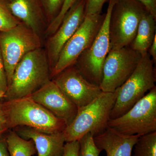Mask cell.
<instances>
[{
    "label": "cell",
    "mask_w": 156,
    "mask_h": 156,
    "mask_svg": "<svg viewBox=\"0 0 156 156\" xmlns=\"http://www.w3.org/2000/svg\"><path fill=\"white\" fill-rule=\"evenodd\" d=\"M105 14L85 16L82 23L63 46L56 64L51 70V80L73 65L83 52L90 47L102 25Z\"/></svg>",
    "instance_id": "obj_9"
},
{
    "label": "cell",
    "mask_w": 156,
    "mask_h": 156,
    "mask_svg": "<svg viewBox=\"0 0 156 156\" xmlns=\"http://www.w3.org/2000/svg\"><path fill=\"white\" fill-rule=\"evenodd\" d=\"M77 1L78 0H64L60 12L55 17V19L48 25V28L45 32V35L46 36L50 37L56 31L61 24L65 14Z\"/></svg>",
    "instance_id": "obj_22"
},
{
    "label": "cell",
    "mask_w": 156,
    "mask_h": 156,
    "mask_svg": "<svg viewBox=\"0 0 156 156\" xmlns=\"http://www.w3.org/2000/svg\"><path fill=\"white\" fill-rule=\"evenodd\" d=\"M79 148V140L66 142L62 156H78Z\"/></svg>",
    "instance_id": "obj_26"
},
{
    "label": "cell",
    "mask_w": 156,
    "mask_h": 156,
    "mask_svg": "<svg viewBox=\"0 0 156 156\" xmlns=\"http://www.w3.org/2000/svg\"><path fill=\"white\" fill-rule=\"evenodd\" d=\"M156 19L146 11L139 23L135 38L129 45L142 55L147 53L156 35Z\"/></svg>",
    "instance_id": "obj_17"
},
{
    "label": "cell",
    "mask_w": 156,
    "mask_h": 156,
    "mask_svg": "<svg viewBox=\"0 0 156 156\" xmlns=\"http://www.w3.org/2000/svg\"><path fill=\"white\" fill-rule=\"evenodd\" d=\"M0 156H10L7 147L5 136H3L0 138Z\"/></svg>",
    "instance_id": "obj_29"
},
{
    "label": "cell",
    "mask_w": 156,
    "mask_h": 156,
    "mask_svg": "<svg viewBox=\"0 0 156 156\" xmlns=\"http://www.w3.org/2000/svg\"><path fill=\"white\" fill-rule=\"evenodd\" d=\"M156 68L148 52L142 56L132 74L118 88V94L110 119L122 115L156 87Z\"/></svg>",
    "instance_id": "obj_4"
},
{
    "label": "cell",
    "mask_w": 156,
    "mask_h": 156,
    "mask_svg": "<svg viewBox=\"0 0 156 156\" xmlns=\"http://www.w3.org/2000/svg\"><path fill=\"white\" fill-rule=\"evenodd\" d=\"M108 127L123 134L139 136L156 131V87L127 112L110 119Z\"/></svg>",
    "instance_id": "obj_8"
},
{
    "label": "cell",
    "mask_w": 156,
    "mask_h": 156,
    "mask_svg": "<svg viewBox=\"0 0 156 156\" xmlns=\"http://www.w3.org/2000/svg\"><path fill=\"white\" fill-rule=\"evenodd\" d=\"M10 129L26 126L48 134L62 133L66 124L29 97L4 101Z\"/></svg>",
    "instance_id": "obj_3"
},
{
    "label": "cell",
    "mask_w": 156,
    "mask_h": 156,
    "mask_svg": "<svg viewBox=\"0 0 156 156\" xmlns=\"http://www.w3.org/2000/svg\"><path fill=\"white\" fill-rule=\"evenodd\" d=\"M48 23L55 19L61 10L64 0H41Z\"/></svg>",
    "instance_id": "obj_23"
},
{
    "label": "cell",
    "mask_w": 156,
    "mask_h": 156,
    "mask_svg": "<svg viewBox=\"0 0 156 156\" xmlns=\"http://www.w3.org/2000/svg\"><path fill=\"white\" fill-rule=\"evenodd\" d=\"M147 11L136 0H115L110 19V50L131 44Z\"/></svg>",
    "instance_id": "obj_5"
},
{
    "label": "cell",
    "mask_w": 156,
    "mask_h": 156,
    "mask_svg": "<svg viewBox=\"0 0 156 156\" xmlns=\"http://www.w3.org/2000/svg\"><path fill=\"white\" fill-rule=\"evenodd\" d=\"M8 5L14 17L42 39L49 23L41 0H12Z\"/></svg>",
    "instance_id": "obj_14"
},
{
    "label": "cell",
    "mask_w": 156,
    "mask_h": 156,
    "mask_svg": "<svg viewBox=\"0 0 156 156\" xmlns=\"http://www.w3.org/2000/svg\"><path fill=\"white\" fill-rule=\"evenodd\" d=\"M11 13L6 0H0V31L14 28L21 23Z\"/></svg>",
    "instance_id": "obj_20"
},
{
    "label": "cell",
    "mask_w": 156,
    "mask_h": 156,
    "mask_svg": "<svg viewBox=\"0 0 156 156\" xmlns=\"http://www.w3.org/2000/svg\"><path fill=\"white\" fill-rule=\"evenodd\" d=\"M102 25L89 48L78 57L74 65L82 75L92 84L100 86L104 63L111 49L109 22L115 0H109Z\"/></svg>",
    "instance_id": "obj_6"
},
{
    "label": "cell",
    "mask_w": 156,
    "mask_h": 156,
    "mask_svg": "<svg viewBox=\"0 0 156 156\" xmlns=\"http://www.w3.org/2000/svg\"><path fill=\"white\" fill-rule=\"evenodd\" d=\"M131 156H156V131L140 136Z\"/></svg>",
    "instance_id": "obj_19"
},
{
    "label": "cell",
    "mask_w": 156,
    "mask_h": 156,
    "mask_svg": "<svg viewBox=\"0 0 156 156\" xmlns=\"http://www.w3.org/2000/svg\"><path fill=\"white\" fill-rule=\"evenodd\" d=\"M118 94L102 92L90 103L78 108L75 118L63 131L66 142L77 141L88 133L95 136L108 127L110 115Z\"/></svg>",
    "instance_id": "obj_2"
},
{
    "label": "cell",
    "mask_w": 156,
    "mask_h": 156,
    "mask_svg": "<svg viewBox=\"0 0 156 156\" xmlns=\"http://www.w3.org/2000/svg\"><path fill=\"white\" fill-rule=\"evenodd\" d=\"M6 1L8 2H11V1H12V0H6Z\"/></svg>",
    "instance_id": "obj_32"
},
{
    "label": "cell",
    "mask_w": 156,
    "mask_h": 156,
    "mask_svg": "<svg viewBox=\"0 0 156 156\" xmlns=\"http://www.w3.org/2000/svg\"><path fill=\"white\" fill-rule=\"evenodd\" d=\"M139 135L123 134L108 127L102 133L94 136L95 145L106 156H131L134 144Z\"/></svg>",
    "instance_id": "obj_15"
},
{
    "label": "cell",
    "mask_w": 156,
    "mask_h": 156,
    "mask_svg": "<svg viewBox=\"0 0 156 156\" xmlns=\"http://www.w3.org/2000/svg\"><path fill=\"white\" fill-rule=\"evenodd\" d=\"M142 56L130 46L110 50L104 63L101 91L115 92L132 74Z\"/></svg>",
    "instance_id": "obj_10"
},
{
    "label": "cell",
    "mask_w": 156,
    "mask_h": 156,
    "mask_svg": "<svg viewBox=\"0 0 156 156\" xmlns=\"http://www.w3.org/2000/svg\"><path fill=\"white\" fill-rule=\"evenodd\" d=\"M85 6L86 0H78L65 14L56 31L49 37L45 50L51 70L56 64L63 46L83 21L86 16Z\"/></svg>",
    "instance_id": "obj_12"
},
{
    "label": "cell",
    "mask_w": 156,
    "mask_h": 156,
    "mask_svg": "<svg viewBox=\"0 0 156 156\" xmlns=\"http://www.w3.org/2000/svg\"><path fill=\"white\" fill-rule=\"evenodd\" d=\"M78 156H99L101 151L95 145L94 136L91 133L84 135L80 140Z\"/></svg>",
    "instance_id": "obj_21"
},
{
    "label": "cell",
    "mask_w": 156,
    "mask_h": 156,
    "mask_svg": "<svg viewBox=\"0 0 156 156\" xmlns=\"http://www.w3.org/2000/svg\"><path fill=\"white\" fill-rule=\"evenodd\" d=\"M11 130L4 101H0V138Z\"/></svg>",
    "instance_id": "obj_25"
},
{
    "label": "cell",
    "mask_w": 156,
    "mask_h": 156,
    "mask_svg": "<svg viewBox=\"0 0 156 156\" xmlns=\"http://www.w3.org/2000/svg\"><path fill=\"white\" fill-rule=\"evenodd\" d=\"M143 5L145 9L156 18V0H136Z\"/></svg>",
    "instance_id": "obj_28"
},
{
    "label": "cell",
    "mask_w": 156,
    "mask_h": 156,
    "mask_svg": "<svg viewBox=\"0 0 156 156\" xmlns=\"http://www.w3.org/2000/svg\"><path fill=\"white\" fill-rule=\"evenodd\" d=\"M8 89V82L5 64L1 50H0V90L5 92Z\"/></svg>",
    "instance_id": "obj_27"
},
{
    "label": "cell",
    "mask_w": 156,
    "mask_h": 156,
    "mask_svg": "<svg viewBox=\"0 0 156 156\" xmlns=\"http://www.w3.org/2000/svg\"><path fill=\"white\" fill-rule=\"evenodd\" d=\"M14 131L24 139H31L35 145L38 156H62L66 143L63 133L48 134L34 128L20 126Z\"/></svg>",
    "instance_id": "obj_16"
},
{
    "label": "cell",
    "mask_w": 156,
    "mask_h": 156,
    "mask_svg": "<svg viewBox=\"0 0 156 156\" xmlns=\"http://www.w3.org/2000/svg\"><path fill=\"white\" fill-rule=\"evenodd\" d=\"M148 53L149 54L151 58L153 61L154 63L156 64V35L154 37L153 41L148 50Z\"/></svg>",
    "instance_id": "obj_30"
},
{
    "label": "cell",
    "mask_w": 156,
    "mask_h": 156,
    "mask_svg": "<svg viewBox=\"0 0 156 156\" xmlns=\"http://www.w3.org/2000/svg\"><path fill=\"white\" fill-rule=\"evenodd\" d=\"M5 138L10 156H32L36 153L33 140L22 138L14 130H9Z\"/></svg>",
    "instance_id": "obj_18"
},
{
    "label": "cell",
    "mask_w": 156,
    "mask_h": 156,
    "mask_svg": "<svg viewBox=\"0 0 156 156\" xmlns=\"http://www.w3.org/2000/svg\"><path fill=\"white\" fill-rule=\"evenodd\" d=\"M5 92H3L2 90H0V99L5 97Z\"/></svg>",
    "instance_id": "obj_31"
},
{
    "label": "cell",
    "mask_w": 156,
    "mask_h": 156,
    "mask_svg": "<svg viewBox=\"0 0 156 156\" xmlns=\"http://www.w3.org/2000/svg\"><path fill=\"white\" fill-rule=\"evenodd\" d=\"M51 72L45 49L29 52L15 68L4 101L29 97L51 80Z\"/></svg>",
    "instance_id": "obj_1"
},
{
    "label": "cell",
    "mask_w": 156,
    "mask_h": 156,
    "mask_svg": "<svg viewBox=\"0 0 156 156\" xmlns=\"http://www.w3.org/2000/svg\"><path fill=\"white\" fill-rule=\"evenodd\" d=\"M29 97L63 120L66 126L75 118L78 108L69 99L52 80Z\"/></svg>",
    "instance_id": "obj_13"
},
{
    "label": "cell",
    "mask_w": 156,
    "mask_h": 156,
    "mask_svg": "<svg viewBox=\"0 0 156 156\" xmlns=\"http://www.w3.org/2000/svg\"><path fill=\"white\" fill-rule=\"evenodd\" d=\"M42 39L22 23L9 30L0 31V50L2 56L8 87L14 69L29 52L42 47Z\"/></svg>",
    "instance_id": "obj_7"
},
{
    "label": "cell",
    "mask_w": 156,
    "mask_h": 156,
    "mask_svg": "<svg viewBox=\"0 0 156 156\" xmlns=\"http://www.w3.org/2000/svg\"><path fill=\"white\" fill-rule=\"evenodd\" d=\"M109 0H86L85 15L100 14L105 3Z\"/></svg>",
    "instance_id": "obj_24"
},
{
    "label": "cell",
    "mask_w": 156,
    "mask_h": 156,
    "mask_svg": "<svg viewBox=\"0 0 156 156\" xmlns=\"http://www.w3.org/2000/svg\"><path fill=\"white\" fill-rule=\"evenodd\" d=\"M52 80L78 108L90 103L102 92L99 86L87 80L74 65L66 69Z\"/></svg>",
    "instance_id": "obj_11"
}]
</instances>
